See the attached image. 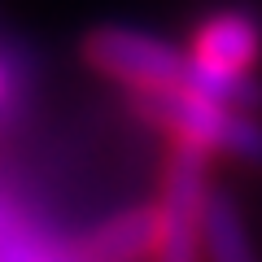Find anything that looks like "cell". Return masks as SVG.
Listing matches in <instances>:
<instances>
[{"mask_svg":"<svg viewBox=\"0 0 262 262\" xmlns=\"http://www.w3.org/2000/svg\"><path fill=\"white\" fill-rule=\"evenodd\" d=\"M0 262H57L53 249L27 227V219L0 196Z\"/></svg>","mask_w":262,"mask_h":262,"instance_id":"8","label":"cell"},{"mask_svg":"<svg viewBox=\"0 0 262 262\" xmlns=\"http://www.w3.org/2000/svg\"><path fill=\"white\" fill-rule=\"evenodd\" d=\"M22 92V70H18V57L13 53H0V114H9L13 101Z\"/></svg>","mask_w":262,"mask_h":262,"instance_id":"9","label":"cell"},{"mask_svg":"<svg viewBox=\"0 0 262 262\" xmlns=\"http://www.w3.org/2000/svg\"><path fill=\"white\" fill-rule=\"evenodd\" d=\"M214 201L210 188V153L175 144L162 170L158 192V249L153 262H206V214Z\"/></svg>","mask_w":262,"mask_h":262,"instance_id":"2","label":"cell"},{"mask_svg":"<svg viewBox=\"0 0 262 262\" xmlns=\"http://www.w3.org/2000/svg\"><path fill=\"white\" fill-rule=\"evenodd\" d=\"M158 249V206H127L83 232L70 262H153Z\"/></svg>","mask_w":262,"mask_h":262,"instance_id":"4","label":"cell"},{"mask_svg":"<svg viewBox=\"0 0 262 262\" xmlns=\"http://www.w3.org/2000/svg\"><path fill=\"white\" fill-rule=\"evenodd\" d=\"M83 61L101 70L105 79L131 88V96L184 88L188 53L153 31L136 27H96L83 35Z\"/></svg>","mask_w":262,"mask_h":262,"instance_id":"3","label":"cell"},{"mask_svg":"<svg viewBox=\"0 0 262 262\" xmlns=\"http://www.w3.org/2000/svg\"><path fill=\"white\" fill-rule=\"evenodd\" d=\"M192 57L206 66H219V70L253 75L262 57V18L249 9H219L210 22H201L192 39Z\"/></svg>","mask_w":262,"mask_h":262,"instance_id":"5","label":"cell"},{"mask_svg":"<svg viewBox=\"0 0 262 262\" xmlns=\"http://www.w3.org/2000/svg\"><path fill=\"white\" fill-rule=\"evenodd\" d=\"M136 110L162 131L175 136V144H192V149L210 153V158H232L245 166L262 170V118L258 114H241L214 105L206 96L188 92V88H166V92H144L136 96Z\"/></svg>","mask_w":262,"mask_h":262,"instance_id":"1","label":"cell"},{"mask_svg":"<svg viewBox=\"0 0 262 262\" xmlns=\"http://www.w3.org/2000/svg\"><path fill=\"white\" fill-rule=\"evenodd\" d=\"M184 88L196 96H206L214 105H227V110H241V114H258L262 110V83L253 75H236V70H219V66H206L188 53V75Z\"/></svg>","mask_w":262,"mask_h":262,"instance_id":"6","label":"cell"},{"mask_svg":"<svg viewBox=\"0 0 262 262\" xmlns=\"http://www.w3.org/2000/svg\"><path fill=\"white\" fill-rule=\"evenodd\" d=\"M206 262H258L241 206L223 192H214L206 214Z\"/></svg>","mask_w":262,"mask_h":262,"instance_id":"7","label":"cell"}]
</instances>
